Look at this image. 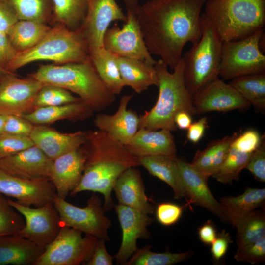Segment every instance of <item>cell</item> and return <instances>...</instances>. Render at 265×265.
Listing matches in <instances>:
<instances>
[{
  "instance_id": "obj_28",
  "label": "cell",
  "mask_w": 265,
  "mask_h": 265,
  "mask_svg": "<svg viewBox=\"0 0 265 265\" xmlns=\"http://www.w3.org/2000/svg\"><path fill=\"white\" fill-rule=\"evenodd\" d=\"M176 158L161 155L138 158L139 165L144 167L152 175L165 182L171 187L175 199L186 198V192Z\"/></svg>"
},
{
  "instance_id": "obj_51",
  "label": "cell",
  "mask_w": 265,
  "mask_h": 265,
  "mask_svg": "<svg viewBox=\"0 0 265 265\" xmlns=\"http://www.w3.org/2000/svg\"><path fill=\"white\" fill-rule=\"evenodd\" d=\"M207 125V119L204 117L192 123L187 129V139L193 143L198 142L204 135Z\"/></svg>"
},
{
  "instance_id": "obj_39",
  "label": "cell",
  "mask_w": 265,
  "mask_h": 265,
  "mask_svg": "<svg viewBox=\"0 0 265 265\" xmlns=\"http://www.w3.org/2000/svg\"><path fill=\"white\" fill-rule=\"evenodd\" d=\"M82 101L73 96L63 88L49 84H44L35 100V109L40 107L61 105Z\"/></svg>"
},
{
  "instance_id": "obj_33",
  "label": "cell",
  "mask_w": 265,
  "mask_h": 265,
  "mask_svg": "<svg viewBox=\"0 0 265 265\" xmlns=\"http://www.w3.org/2000/svg\"><path fill=\"white\" fill-rule=\"evenodd\" d=\"M52 21L71 30L79 29L85 18L88 0H51Z\"/></svg>"
},
{
  "instance_id": "obj_53",
  "label": "cell",
  "mask_w": 265,
  "mask_h": 265,
  "mask_svg": "<svg viewBox=\"0 0 265 265\" xmlns=\"http://www.w3.org/2000/svg\"><path fill=\"white\" fill-rule=\"evenodd\" d=\"M191 116L186 111L178 112L174 117V122L177 128L182 130L187 129L192 123Z\"/></svg>"
},
{
  "instance_id": "obj_25",
  "label": "cell",
  "mask_w": 265,
  "mask_h": 265,
  "mask_svg": "<svg viewBox=\"0 0 265 265\" xmlns=\"http://www.w3.org/2000/svg\"><path fill=\"white\" fill-rule=\"evenodd\" d=\"M44 250L17 234L0 236V265H34Z\"/></svg>"
},
{
  "instance_id": "obj_20",
  "label": "cell",
  "mask_w": 265,
  "mask_h": 265,
  "mask_svg": "<svg viewBox=\"0 0 265 265\" xmlns=\"http://www.w3.org/2000/svg\"><path fill=\"white\" fill-rule=\"evenodd\" d=\"M53 160L33 145L15 154L0 159V168L20 178H50Z\"/></svg>"
},
{
  "instance_id": "obj_27",
  "label": "cell",
  "mask_w": 265,
  "mask_h": 265,
  "mask_svg": "<svg viewBox=\"0 0 265 265\" xmlns=\"http://www.w3.org/2000/svg\"><path fill=\"white\" fill-rule=\"evenodd\" d=\"M117 61L124 84L140 94L151 86H159V79L154 68L143 61L117 57Z\"/></svg>"
},
{
  "instance_id": "obj_42",
  "label": "cell",
  "mask_w": 265,
  "mask_h": 265,
  "mask_svg": "<svg viewBox=\"0 0 265 265\" xmlns=\"http://www.w3.org/2000/svg\"><path fill=\"white\" fill-rule=\"evenodd\" d=\"M238 262L253 265L263 263L265 260V236L244 246L238 248L234 255Z\"/></svg>"
},
{
  "instance_id": "obj_5",
  "label": "cell",
  "mask_w": 265,
  "mask_h": 265,
  "mask_svg": "<svg viewBox=\"0 0 265 265\" xmlns=\"http://www.w3.org/2000/svg\"><path fill=\"white\" fill-rule=\"evenodd\" d=\"M204 14L223 41L238 40L264 28L265 0H206Z\"/></svg>"
},
{
  "instance_id": "obj_4",
  "label": "cell",
  "mask_w": 265,
  "mask_h": 265,
  "mask_svg": "<svg viewBox=\"0 0 265 265\" xmlns=\"http://www.w3.org/2000/svg\"><path fill=\"white\" fill-rule=\"evenodd\" d=\"M154 68L159 82L158 100L150 110L139 116V128L175 131L177 127L174 117L178 112L196 114L192 98L185 82L183 59H181L172 72L168 71L167 65L161 59L157 61Z\"/></svg>"
},
{
  "instance_id": "obj_37",
  "label": "cell",
  "mask_w": 265,
  "mask_h": 265,
  "mask_svg": "<svg viewBox=\"0 0 265 265\" xmlns=\"http://www.w3.org/2000/svg\"><path fill=\"white\" fill-rule=\"evenodd\" d=\"M150 249L149 246L138 249L124 265H171L182 262L192 255V251L156 253Z\"/></svg>"
},
{
  "instance_id": "obj_34",
  "label": "cell",
  "mask_w": 265,
  "mask_h": 265,
  "mask_svg": "<svg viewBox=\"0 0 265 265\" xmlns=\"http://www.w3.org/2000/svg\"><path fill=\"white\" fill-rule=\"evenodd\" d=\"M229 84L256 109H265V73L242 75Z\"/></svg>"
},
{
  "instance_id": "obj_29",
  "label": "cell",
  "mask_w": 265,
  "mask_h": 265,
  "mask_svg": "<svg viewBox=\"0 0 265 265\" xmlns=\"http://www.w3.org/2000/svg\"><path fill=\"white\" fill-rule=\"evenodd\" d=\"M237 136L238 133L235 132L231 136L212 141L205 149L196 152L192 165L207 178L212 176L223 163Z\"/></svg>"
},
{
  "instance_id": "obj_45",
  "label": "cell",
  "mask_w": 265,
  "mask_h": 265,
  "mask_svg": "<svg viewBox=\"0 0 265 265\" xmlns=\"http://www.w3.org/2000/svg\"><path fill=\"white\" fill-rule=\"evenodd\" d=\"M183 207L172 203L159 204L156 209V217L158 222L165 226L176 223L181 217Z\"/></svg>"
},
{
  "instance_id": "obj_7",
  "label": "cell",
  "mask_w": 265,
  "mask_h": 265,
  "mask_svg": "<svg viewBox=\"0 0 265 265\" xmlns=\"http://www.w3.org/2000/svg\"><path fill=\"white\" fill-rule=\"evenodd\" d=\"M199 41L182 57L186 87L192 98L219 77L223 41L216 29L203 13Z\"/></svg>"
},
{
  "instance_id": "obj_22",
  "label": "cell",
  "mask_w": 265,
  "mask_h": 265,
  "mask_svg": "<svg viewBox=\"0 0 265 265\" xmlns=\"http://www.w3.org/2000/svg\"><path fill=\"white\" fill-rule=\"evenodd\" d=\"M29 137L34 145L52 160L86 142L85 132L62 133L45 125H34Z\"/></svg>"
},
{
  "instance_id": "obj_1",
  "label": "cell",
  "mask_w": 265,
  "mask_h": 265,
  "mask_svg": "<svg viewBox=\"0 0 265 265\" xmlns=\"http://www.w3.org/2000/svg\"><path fill=\"white\" fill-rule=\"evenodd\" d=\"M206 0H150L135 13L151 54L172 70L187 43L192 45L202 32L201 11Z\"/></svg>"
},
{
  "instance_id": "obj_54",
  "label": "cell",
  "mask_w": 265,
  "mask_h": 265,
  "mask_svg": "<svg viewBox=\"0 0 265 265\" xmlns=\"http://www.w3.org/2000/svg\"><path fill=\"white\" fill-rule=\"evenodd\" d=\"M139 0H123L127 12L135 13L139 7Z\"/></svg>"
},
{
  "instance_id": "obj_18",
  "label": "cell",
  "mask_w": 265,
  "mask_h": 265,
  "mask_svg": "<svg viewBox=\"0 0 265 265\" xmlns=\"http://www.w3.org/2000/svg\"><path fill=\"white\" fill-rule=\"evenodd\" d=\"M87 157L85 145L53 160L50 179L56 194L65 199L79 183Z\"/></svg>"
},
{
  "instance_id": "obj_49",
  "label": "cell",
  "mask_w": 265,
  "mask_h": 265,
  "mask_svg": "<svg viewBox=\"0 0 265 265\" xmlns=\"http://www.w3.org/2000/svg\"><path fill=\"white\" fill-rule=\"evenodd\" d=\"M105 240L98 239L91 259L85 265H112L114 256L110 255L106 247Z\"/></svg>"
},
{
  "instance_id": "obj_48",
  "label": "cell",
  "mask_w": 265,
  "mask_h": 265,
  "mask_svg": "<svg viewBox=\"0 0 265 265\" xmlns=\"http://www.w3.org/2000/svg\"><path fill=\"white\" fill-rule=\"evenodd\" d=\"M233 242L229 233L222 230L211 244V253L215 261H219L226 254L229 245Z\"/></svg>"
},
{
  "instance_id": "obj_47",
  "label": "cell",
  "mask_w": 265,
  "mask_h": 265,
  "mask_svg": "<svg viewBox=\"0 0 265 265\" xmlns=\"http://www.w3.org/2000/svg\"><path fill=\"white\" fill-rule=\"evenodd\" d=\"M19 20L8 0H0V32L7 33Z\"/></svg>"
},
{
  "instance_id": "obj_38",
  "label": "cell",
  "mask_w": 265,
  "mask_h": 265,
  "mask_svg": "<svg viewBox=\"0 0 265 265\" xmlns=\"http://www.w3.org/2000/svg\"><path fill=\"white\" fill-rule=\"evenodd\" d=\"M251 154L240 152L231 146L223 163L212 177L223 184H230L238 180L241 171L247 166Z\"/></svg>"
},
{
  "instance_id": "obj_36",
  "label": "cell",
  "mask_w": 265,
  "mask_h": 265,
  "mask_svg": "<svg viewBox=\"0 0 265 265\" xmlns=\"http://www.w3.org/2000/svg\"><path fill=\"white\" fill-rule=\"evenodd\" d=\"M19 20L46 23L52 20L51 0H8Z\"/></svg>"
},
{
  "instance_id": "obj_43",
  "label": "cell",
  "mask_w": 265,
  "mask_h": 265,
  "mask_svg": "<svg viewBox=\"0 0 265 265\" xmlns=\"http://www.w3.org/2000/svg\"><path fill=\"white\" fill-rule=\"evenodd\" d=\"M259 181H265V143L264 137L258 148L251 153L246 168Z\"/></svg>"
},
{
  "instance_id": "obj_9",
  "label": "cell",
  "mask_w": 265,
  "mask_h": 265,
  "mask_svg": "<svg viewBox=\"0 0 265 265\" xmlns=\"http://www.w3.org/2000/svg\"><path fill=\"white\" fill-rule=\"evenodd\" d=\"M73 228L61 227L34 265H84L91 258L98 238Z\"/></svg>"
},
{
  "instance_id": "obj_26",
  "label": "cell",
  "mask_w": 265,
  "mask_h": 265,
  "mask_svg": "<svg viewBox=\"0 0 265 265\" xmlns=\"http://www.w3.org/2000/svg\"><path fill=\"white\" fill-rule=\"evenodd\" d=\"M94 111L82 101L61 105L42 107L22 116L34 125H45L59 120L83 121Z\"/></svg>"
},
{
  "instance_id": "obj_23",
  "label": "cell",
  "mask_w": 265,
  "mask_h": 265,
  "mask_svg": "<svg viewBox=\"0 0 265 265\" xmlns=\"http://www.w3.org/2000/svg\"><path fill=\"white\" fill-rule=\"evenodd\" d=\"M171 132L165 129L153 130L139 128L125 146L138 158L161 155L176 158V146Z\"/></svg>"
},
{
  "instance_id": "obj_55",
  "label": "cell",
  "mask_w": 265,
  "mask_h": 265,
  "mask_svg": "<svg viewBox=\"0 0 265 265\" xmlns=\"http://www.w3.org/2000/svg\"><path fill=\"white\" fill-rule=\"evenodd\" d=\"M7 115L0 114V135L4 133V129Z\"/></svg>"
},
{
  "instance_id": "obj_8",
  "label": "cell",
  "mask_w": 265,
  "mask_h": 265,
  "mask_svg": "<svg viewBox=\"0 0 265 265\" xmlns=\"http://www.w3.org/2000/svg\"><path fill=\"white\" fill-rule=\"evenodd\" d=\"M264 28L244 38L223 41L219 76L223 80L265 73V55L260 41Z\"/></svg>"
},
{
  "instance_id": "obj_52",
  "label": "cell",
  "mask_w": 265,
  "mask_h": 265,
  "mask_svg": "<svg viewBox=\"0 0 265 265\" xmlns=\"http://www.w3.org/2000/svg\"><path fill=\"white\" fill-rule=\"evenodd\" d=\"M198 236L200 240L204 244L211 245L217 236L216 228L210 220L198 228Z\"/></svg>"
},
{
  "instance_id": "obj_17",
  "label": "cell",
  "mask_w": 265,
  "mask_h": 265,
  "mask_svg": "<svg viewBox=\"0 0 265 265\" xmlns=\"http://www.w3.org/2000/svg\"><path fill=\"white\" fill-rule=\"evenodd\" d=\"M115 209L122 229V238L114 258L117 264L124 265L138 249L137 239L149 238L147 226L153 219L148 214L119 204L115 205Z\"/></svg>"
},
{
  "instance_id": "obj_24",
  "label": "cell",
  "mask_w": 265,
  "mask_h": 265,
  "mask_svg": "<svg viewBox=\"0 0 265 265\" xmlns=\"http://www.w3.org/2000/svg\"><path fill=\"white\" fill-rule=\"evenodd\" d=\"M136 167H131L122 173L113 189L119 204L151 214L154 207L149 202L140 172Z\"/></svg>"
},
{
  "instance_id": "obj_12",
  "label": "cell",
  "mask_w": 265,
  "mask_h": 265,
  "mask_svg": "<svg viewBox=\"0 0 265 265\" xmlns=\"http://www.w3.org/2000/svg\"><path fill=\"white\" fill-rule=\"evenodd\" d=\"M127 21L122 28L117 24L108 28L103 40V48L117 57L138 59L154 66V59L145 45L135 14L127 12Z\"/></svg>"
},
{
  "instance_id": "obj_56",
  "label": "cell",
  "mask_w": 265,
  "mask_h": 265,
  "mask_svg": "<svg viewBox=\"0 0 265 265\" xmlns=\"http://www.w3.org/2000/svg\"><path fill=\"white\" fill-rule=\"evenodd\" d=\"M11 73H11V72H10L8 71H7L6 70L1 68L0 67V78L4 76H5L7 74H11Z\"/></svg>"
},
{
  "instance_id": "obj_35",
  "label": "cell",
  "mask_w": 265,
  "mask_h": 265,
  "mask_svg": "<svg viewBox=\"0 0 265 265\" xmlns=\"http://www.w3.org/2000/svg\"><path fill=\"white\" fill-rule=\"evenodd\" d=\"M265 199V188H247L243 194L237 196L222 197L219 202L226 216L255 210L263 205Z\"/></svg>"
},
{
  "instance_id": "obj_32",
  "label": "cell",
  "mask_w": 265,
  "mask_h": 265,
  "mask_svg": "<svg viewBox=\"0 0 265 265\" xmlns=\"http://www.w3.org/2000/svg\"><path fill=\"white\" fill-rule=\"evenodd\" d=\"M51 28L46 23L19 20L7 34L15 49L18 53H21L36 45Z\"/></svg>"
},
{
  "instance_id": "obj_44",
  "label": "cell",
  "mask_w": 265,
  "mask_h": 265,
  "mask_svg": "<svg viewBox=\"0 0 265 265\" xmlns=\"http://www.w3.org/2000/svg\"><path fill=\"white\" fill-rule=\"evenodd\" d=\"M263 137L256 130H248L235 138L231 147L243 153H251L260 146Z\"/></svg>"
},
{
  "instance_id": "obj_31",
  "label": "cell",
  "mask_w": 265,
  "mask_h": 265,
  "mask_svg": "<svg viewBox=\"0 0 265 265\" xmlns=\"http://www.w3.org/2000/svg\"><path fill=\"white\" fill-rule=\"evenodd\" d=\"M89 57L107 89L116 96L120 94L125 85L118 65L117 56L102 47L90 51Z\"/></svg>"
},
{
  "instance_id": "obj_11",
  "label": "cell",
  "mask_w": 265,
  "mask_h": 265,
  "mask_svg": "<svg viewBox=\"0 0 265 265\" xmlns=\"http://www.w3.org/2000/svg\"><path fill=\"white\" fill-rule=\"evenodd\" d=\"M8 201L25 220L24 226L17 234L45 249L62 227L59 215L53 202L33 207L23 205L8 198Z\"/></svg>"
},
{
  "instance_id": "obj_16",
  "label": "cell",
  "mask_w": 265,
  "mask_h": 265,
  "mask_svg": "<svg viewBox=\"0 0 265 265\" xmlns=\"http://www.w3.org/2000/svg\"><path fill=\"white\" fill-rule=\"evenodd\" d=\"M193 105L196 114H203L244 110L251 104L229 84L217 77L193 97Z\"/></svg>"
},
{
  "instance_id": "obj_2",
  "label": "cell",
  "mask_w": 265,
  "mask_h": 265,
  "mask_svg": "<svg viewBox=\"0 0 265 265\" xmlns=\"http://www.w3.org/2000/svg\"><path fill=\"white\" fill-rule=\"evenodd\" d=\"M87 157L81 178L70 193L91 191L104 196V211L110 210L113 202L111 193L118 177L127 169L139 165L138 157L125 145L106 132L99 130L85 132Z\"/></svg>"
},
{
  "instance_id": "obj_10",
  "label": "cell",
  "mask_w": 265,
  "mask_h": 265,
  "mask_svg": "<svg viewBox=\"0 0 265 265\" xmlns=\"http://www.w3.org/2000/svg\"><path fill=\"white\" fill-rule=\"evenodd\" d=\"M52 202L59 215L62 227L73 228L105 241L109 240L108 230L111 221L104 214L101 200L96 194H93L87 206L82 208L68 203L56 194Z\"/></svg>"
},
{
  "instance_id": "obj_3",
  "label": "cell",
  "mask_w": 265,
  "mask_h": 265,
  "mask_svg": "<svg viewBox=\"0 0 265 265\" xmlns=\"http://www.w3.org/2000/svg\"><path fill=\"white\" fill-rule=\"evenodd\" d=\"M30 76L43 84L54 85L77 94L94 111H101L116 99L99 77L90 58L82 62L41 65Z\"/></svg>"
},
{
  "instance_id": "obj_41",
  "label": "cell",
  "mask_w": 265,
  "mask_h": 265,
  "mask_svg": "<svg viewBox=\"0 0 265 265\" xmlns=\"http://www.w3.org/2000/svg\"><path fill=\"white\" fill-rule=\"evenodd\" d=\"M34 145L29 136L7 133L0 135V159Z\"/></svg>"
},
{
  "instance_id": "obj_13",
  "label": "cell",
  "mask_w": 265,
  "mask_h": 265,
  "mask_svg": "<svg viewBox=\"0 0 265 265\" xmlns=\"http://www.w3.org/2000/svg\"><path fill=\"white\" fill-rule=\"evenodd\" d=\"M43 84L14 73L0 78V114L22 116L35 109L36 97Z\"/></svg>"
},
{
  "instance_id": "obj_14",
  "label": "cell",
  "mask_w": 265,
  "mask_h": 265,
  "mask_svg": "<svg viewBox=\"0 0 265 265\" xmlns=\"http://www.w3.org/2000/svg\"><path fill=\"white\" fill-rule=\"evenodd\" d=\"M0 194L23 205L39 207L52 202L56 192L50 178L23 179L0 168Z\"/></svg>"
},
{
  "instance_id": "obj_46",
  "label": "cell",
  "mask_w": 265,
  "mask_h": 265,
  "mask_svg": "<svg viewBox=\"0 0 265 265\" xmlns=\"http://www.w3.org/2000/svg\"><path fill=\"white\" fill-rule=\"evenodd\" d=\"M34 126L23 116L7 115L4 133L29 136Z\"/></svg>"
},
{
  "instance_id": "obj_21",
  "label": "cell",
  "mask_w": 265,
  "mask_h": 265,
  "mask_svg": "<svg viewBox=\"0 0 265 265\" xmlns=\"http://www.w3.org/2000/svg\"><path fill=\"white\" fill-rule=\"evenodd\" d=\"M132 97V95H124L114 114H98L94 120L98 130L106 132L125 145L132 139L139 128V116L136 112L127 108Z\"/></svg>"
},
{
  "instance_id": "obj_30",
  "label": "cell",
  "mask_w": 265,
  "mask_h": 265,
  "mask_svg": "<svg viewBox=\"0 0 265 265\" xmlns=\"http://www.w3.org/2000/svg\"><path fill=\"white\" fill-rule=\"evenodd\" d=\"M227 222L237 230L238 248L252 243L265 236V215L261 210L226 215Z\"/></svg>"
},
{
  "instance_id": "obj_15",
  "label": "cell",
  "mask_w": 265,
  "mask_h": 265,
  "mask_svg": "<svg viewBox=\"0 0 265 265\" xmlns=\"http://www.w3.org/2000/svg\"><path fill=\"white\" fill-rule=\"evenodd\" d=\"M127 19L115 0H88L86 16L80 29L89 51L103 47L104 34L112 22H126Z\"/></svg>"
},
{
  "instance_id": "obj_50",
  "label": "cell",
  "mask_w": 265,
  "mask_h": 265,
  "mask_svg": "<svg viewBox=\"0 0 265 265\" xmlns=\"http://www.w3.org/2000/svg\"><path fill=\"white\" fill-rule=\"evenodd\" d=\"M18 52L12 45L6 33L0 32V67L5 69Z\"/></svg>"
},
{
  "instance_id": "obj_6",
  "label": "cell",
  "mask_w": 265,
  "mask_h": 265,
  "mask_svg": "<svg viewBox=\"0 0 265 265\" xmlns=\"http://www.w3.org/2000/svg\"><path fill=\"white\" fill-rule=\"evenodd\" d=\"M89 58L88 46L80 29L73 30L56 24L34 47L18 53L6 70L13 73L28 63L39 60L64 64L82 62Z\"/></svg>"
},
{
  "instance_id": "obj_40",
  "label": "cell",
  "mask_w": 265,
  "mask_h": 265,
  "mask_svg": "<svg viewBox=\"0 0 265 265\" xmlns=\"http://www.w3.org/2000/svg\"><path fill=\"white\" fill-rule=\"evenodd\" d=\"M24 225L23 216L0 194V236L17 234Z\"/></svg>"
},
{
  "instance_id": "obj_19",
  "label": "cell",
  "mask_w": 265,
  "mask_h": 265,
  "mask_svg": "<svg viewBox=\"0 0 265 265\" xmlns=\"http://www.w3.org/2000/svg\"><path fill=\"white\" fill-rule=\"evenodd\" d=\"M175 160L188 204L192 203L203 207L223 222H227L219 202L214 198L209 188L208 178L199 172L191 163L177 157Z\"/></svg>"
}]
</instances>
